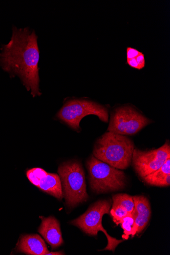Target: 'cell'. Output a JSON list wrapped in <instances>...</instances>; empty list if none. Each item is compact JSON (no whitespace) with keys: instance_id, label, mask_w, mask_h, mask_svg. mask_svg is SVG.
Listing matches in <instances>:
<instances>
[{"instance_id":"cell-9","label":"cell","mask_w":170,"mask_h":255,"mask_svg":"<svg viewBox=\"0 0 170 255\" xmlns=\"http://www.w3.org/2000/svg\"><path fill=\"white\" fill-rule=\"evenodd\" d=\"M41 220L39 233L52 249L59 248L64 242L59 222L53 217L41 218Z\"/></svg>"},{"instance_id":"cell-11","label":"cell","mask_w":170,"mask_h":255,"mask_svg":"<svg viewBox=\"0 0 170 255\" xmlns=\"http://www.w3.org/2000/svg\"><path fill=\"white\" fill-rule=\"evenodd\" d=\"M16 251L31 255H44L49 252L44 241L38 235L22 236L17 245Z\"/></svg>"},{"instance_id":"cell-18","label":"cell","mask_w":170,"mask_h":255,"mask_svg":"<svg viewBox=\"0 0 170 255\" xmlns=\"http://www.w3.org/2000/svg\"><path fill=\"white\" fill-rule=\"evenodd\" d=\"M141 53L140 52L136 49L128 48H127V59H131L133 58H136Z\"/></svg>"},{"instance_id":"cell-16","label":"cell","mask_w":170,"mask_h":255,"mask_svg":"<svg viewBox=\"0 0 170 255\" xmlns=\"http://www.w3.org/2000/svg\"><path fill=\"white\" fill-rule=\"evenodd\" d=\"M112 207L110 210V215L112 217L113 222L117 225L120 224L121 221L127 216L130 215L122 207L117 205L112 204Z\"/></svg>"},{"instance_id":"cell-3","label":"cell","mask_w":170,"mask_h":255,"mask_svg":"<svg viewBox=\"0 0 170 255\" xmlns=\"http://www.w3.org/2000/svg\"><path fill=\"white\" fill-rule=\"evenodd\" d=\"M66 205L74 207L88 199L84 171L80 162H64L58 168Z\"/></svg>"},{"instance_id":"cell-21","label":"cell","mask_w":170,"mask_h":255,"mask_svg":"<svg viewBox=\"0 0 170 255\" xmlns=\"http://www.w3.org/2000/svg\"><path fill=\"white\" fill-rule=\"evenodd\" d=\"M46 255H65V254L62 252H48L46 254Z\"/></svg>"},{"instance_id":"cell-7","label":"cell","mask_w":170,"mask_h":255,"mask_svg":"<svg viewBox=\"0 0 170 255\" xmlns=\"http://www.w3.org/2000/svg\"><path fill=\"white\" fill-rule=\"evenodd\" d=\"M151 123L132 107H120L112 114L108 131L124 135H134Z\"/></svg>"},{"instance_id":"cell-19","label":"cell","mask_w":170,"mask_h":255,"mask_svg":"<svg viewBox=\"0 0 170 255\" xmlns=\"http://www.w3.org/2000/svg\"><path fill=\"white\" fill-rule=\"evenodd\" d=\"M136 61L139 66V69H143L145 65V57L143 54L142 53L136 58Z\"/></svg>"},{"instance_id":"cell-6","label":"cell","mask_w":170,"mask_h":255,"mask_svg":"<svg viewBox=\"0 0 170 255\" xmlns=\"http://www.w3.org/2000/svg\"><path fill=\"white\" fill-rule=\"evenodd\" d=\"M94 115L107 123V109L96 103L85 100H71L66 102L57 114V117L72 128L80 129V123L87 116Z\"/></svg>"},{"instance_id":"cell-12","label":"cell","mask_w":170,"mask_h":255,"mask_svg":"<svg viewBox=\"0 0 170 255\" xmlns=\"http://www.w3.org/2000/svg\"><path fill=\"white\" fill-rule=\"evenodd\" d=\"M37 187L58 199L61 200L63 197L61 179L57 174L47 173L41 179Z\"/></svg>"},{"instance_id":"cell-10","label":"cell","mask_w":170,"mask_h":255,"mask_svg":"<svg viewBox=\"0 0 170 255\" xmlns=\"http://www.w3.org/2000/svg\"><path fill=\"white\" fill-rule=\"evenodd\" d=\"M135 207L132 215L135 220V228L137 234H140L148 225L152 215L151 204L149 199L143 196L133 197Z\"/></svg>"},{"instance_id":"cell-5","label":"cell","mask_w":170,"mask_h":255,"mask_svg":"<svg viewBox=\"0 0 170 255\" xmlns=\"http://www.w3.org/2000/svg\"><path fill=\"white\" fill-rule=\"evenodd\" d=\"M112 204L111 200L97 201L84 214L72 221L70 224L90 236H96L100 231L103 232L108 240L107 246L103 250L114 252L116 247L122 243L123 240H118L111 237L102 225L103 217L105 214H110Z\"/></svg>"},{"instance_id":"cell-14","label":"cell","mask_w":170,"mask_h":255,"mask_svg":"<svg viewBox=\"0 0 170 255\" xmlns=\"http://www.w3.org/2000/svg\"><path fill=\"white\" fill-rule=\"evenodd\" d=\"M113 204L123 207L128 213L132 214L134 210L133 197L126 194H119L113 196Z\"/></svg>"},{"instance_id":"cell-8","label":"cell","mask_w":170,"mask_h":255,"mask_svg":"<svg viewBox=\"0 0 170 255\" xmlns=\"http://www.w3.org/2000/svg\"><path fill=\"white\" fill-rule=\"evenodd\" d=\"M170 158V146L168 141L158 149L142 151L135 148L132 163L135 171L141 178L154 172Z\"/></svg>"},{"instance_id":"cell-20","label":"cell","mask_w":170,"mask_h":255,"mask_svg":"<svg viewBox=\"0 0 170 255\" xmlns=\"http://www.w3.org/2000/svg\"><path fill=\"white\" fill-rule=\"evenodd\" d=\"M127 63L131 67L139 69V66L136 61V58L127 59Z\"/></svg>"},{"instance_id":"cell-2","label":"cell","mask_w":170,"mask_h":255,"mask_svg":"<svg viewBox=\"0 0 170 255\" xmlns=\"http://www.w3.org/2000/svg\"><path fill=\"white\" fill-rule=\"evenodd\" d=\"M134 142L124 135L107 132L97 141L93 150L95 157L119 170L127 169L132 161Z\"/></svg>"},{"instance_id":"cell-4","label":"cell","mask_w":170,"mask_h":255,"mask_svg":"<svg viewBox=\"0 0 170 255\" xmlns=\"http://www.w3.org/2000/svg\"><path fill=\"white\" fill-rule=\"evenodd\" d=\"M87 167L91 189L96 193H104L123 190L126 185L125 173L104 163L92 156Z\"/></svg>"},{"instance_id":"cell-1","label":"cell","mask_w":170,"mask_h":255,"mask_svg":"<svg viewBox=\"0 0 170 255\" xmlns=\"http://www.w3.org/2000/svg\"><path fill=\"white\" fill-rule=\"evenodd\" d=\"M37 40L34 30L28 27L18 29L13 26L10 41L2 45L0 52V66L12 77L18 76L33 98L41 95Z\"/></svg>"},{"instance_id":"cell-13","label":"cell","mask_w":170,"mask_h":255,"mask_svg":"<svg viewBox=\"0 0 170 255\" xmlns=\"http://www.w3.org/2000/svg\"><path fill=\"white\" fill-rule=\"evenodd\" d=\"M144 181L153 186L164 187L170 185V158L158 170L142 178Z\"/></svg>"},{"instance_id":"cell-17","label":"cell","mask_w":170,"mask_h":255,"mask_svg":"<svg viewBox=\"0 0 170 255\" xmlns=\"http://www.w3.org/2000/svg\"><path fill=\"white\" fill-rule=\"evenodd\" d=\"M47 174V173L42 169L35 168L29 170L26 175L30 181L35 186L38 187L41 179Z\"/></svg>"},{"instance_id":"cell-15","label":"cell","mask_w":170,"mask_h":255,"mask_svg":"<svg viewBox=\"0 0 170 255\" xmlns=\"http://www.w3.org/2000/svg\"><path fill=\"white\" fill-rule=\"evenodd\" d=\"M120 224L124 230L123 237L125 239H128L130 236H132L134 237L137 234L135 228V220L132 214L125 217L121 221Z\"/></svg>"}]
</instances>
